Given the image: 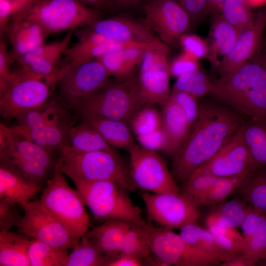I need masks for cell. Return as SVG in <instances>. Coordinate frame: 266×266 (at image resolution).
Here are the masks:
<instances>
[{"label": "cell", "mask_w": 266, "mask_h": 266, "mask_svg": "<svg viewBox=\"0 0 266 266\" xmlns=\"http://www.w3.org/2000/svg\"><path fill=\"white\" fill-rule=\"evenodd\" d=\"M242 124L239 114L227 106L212 102L200 104L197 120L173 157L170 171L177 184L183 185Z\"/></svg>", "instance_id": "6da1fadb"}, {"label": "cell", "mask_w": 266, "mask_h": 266, "mask_svg": "<svg viewBox=\"0 0 266 266\" xmlns=\"http://www.w3.org/2000/svg\"><path fill=\"white\" fill-rule=\"evenodd\" d=\"M222 104L251 120L266 122V51L213 82L210 93Z\"/></svg>", "instance_id": "7a4b0ae2"}, {"label": "cell", "mask_w": 266, "mask_h": 266, "mask_svg": "<svg viewBox=\"0 0 266 266\" xmlns=\"http://www.w3.org/2000/svg\"><path fill=\"white\" fill-rule=\"evenodd\" d=\"M59 152L57 164L72 182L109 181L127 191H133L136 188L130 169L116 151L82 152L66 145Z\"/></svg>", "instance_id": "3957f363"}, {"label": "cell", "mask_w": 266, "mask_h": 266, "mask_svg": "<svg viewBox=\"0 0 266 266\" xmlns=\"http://www.w3.org/2000/svg\"><path fill=\"white\" fill-rule=\"evenodd\" d=\"M137 83L132 75L110 80L83 100L74 109L81 117L93 115L129 124L133 115L146 105Z\"/></svg>", "instance_id": "277c9868"}, {"label": "cell", "mask_w": 266, "mask_h": 266, "mask_svg": "<svg viewBox=\"0 0 266 266\" xmlns=\"http://www.w3.org/2000/svg\"><path fill=\"white\" fill-rule=\"evenodd\" d=\"M73 182L96 220H121L140 226L145 222L141 210L118 184L109 181Z\"/></svg>", "instance_id": "5b68a950"}, {"label": "cell", "mask_w": 266, "mask_h": 266, "mask_svg": "<svg viewBox=\"0 0 266 266\" xmlns=\"http://www.w3.org/2000/svg\"><path fill=\"white\" fill-rule=\"evenodd\" d=\"M39 200L77 237L89 231L90 221L82 197L68 185L57 163Z\"/></svg>", "instance_id": "8992f818"}, {"label": "cell", "mask_w": 266, "mask_h": 266, "mask_svg": "<svg viewBox=\"0 0 266 266\" xmlns=\"http://www.w3.org/2000/svg\"><path fill=\"white\" fill-rule=\"evenodd\" d=\"M57 79L33 73L20 67L12 72L4 91L0 93V111L5 119H16L23 113L44 105L51 96Z\"/></svg>", "instance_id": "52a82bcc"}, {"label": "cell", "mask_w": 266, "mask_h": 266, "mask_svg": "<svg viewBox=\"0 0 266 266\" xmlns=\"http://www.w3.org/2000/svg\"><path fill=\"white\" fill-rule=\"evenodd\" d=\"M99 10L78 0H41L20 16L40 25L48 34L84 26H91L100 20Z\"/></svg>", "instance_id": "ba28073f"}, {"label": "cell", "mask_w": 266, "mask_h": 266, "mask_svg": "<svg viewBox=\"0 0 266 266\" xmlns=\"http://www.w3.org/2000/svg\"><path fill=\"white\" fill-rule=\"evenodd\" d=\"M24 215L16 227L18 233L57 249H72L80 238L48 212L39 200H32L22 207Z\"/></svg>", "instance_id": "9c48e42d"}, {"label": "cell", "mask_w": 266, "mask_h": 266, "mask_svg": "<svg viewBox=\"0 0 266 266\" xmlns=\"http://www.w3.org/2000/svg\"><path fill=\"white\" fill-rule=\"evenodd\" d=\"M129 152L130 173L135 187L153 193H180L166 162L157 151L136 144Z\"/></svg>", "instance_id": "30bf717a"}, {"label": "cell", "mask_w": 266, "mask_h": 266, "mask_svg": "<svg viewBox=\"0 0 266 266\" xmlns=\"http://www.w3.org/2000/svg\"><path fill=\"white\" fill-rule=\"evenodd\" d=\"M168 55V45L163 41L148 48L144 53L137 80L147 104H162L170 97Z\"/></svg>", "instance_id": "8fae6325"}, {"label": "cell", "mask_w": 266, "mask_h": 266, "mask_svg": "<svg viewBox=\"0 0 266 266\" xmlns=\"http://www.w3.org/2000/svg\"><path fill=\"white\" fill-rule=\"evenodd\" d=\"M148 216L161 227L169 230L181 229L196 223L200 217L199 206L180 192L141 195Z\"/></svg>", "instance_id": "7c38bea8"}, {"label": "cell", "mask_w": 266, "mask_h": 266, "mask_svg": "<svg viewBox=\"0 0 266 266\" xmlns=\"http://www.w3.org/2000/svg\"><path fill=\"white\" fill-rule=\"evenodd\" d=\"M110 77L96 59L59 71L57 85L66 105L74 109L83 100L108 82Z\"/></svg>", "instance_id": "4fadbf2b"}, {"label": "cell", "mask_w": 266, "mask_h": 266, "mask_svg": "<svg viewBox=\"0 0 266 266\" xmlns=\"http://www.w3.org/2000/svg\"><path fill=\"white\" fill-rule=\"evenodd\" d=\"M144 13V23L167 45L178 43L192 22L188 13L175 0H150Z\"/></svg>", "instance_id": "5bb4252c"}, {"label": "cell", "mask_w": 266, "mask_h": 266, "mask_svg": "<svg viewBox=\"0 0 266 266\" xmlns=\"http://www.w3.org/2000/svg\"><path fill=\"white\" fill-rule=\"evenodd\" d=\"M58 159L55 151L29 140L0 123V163L10 166L40 164L53 170Z\"/></svg>", "instance_id": "9a60e30c"}, {"label": "cell", "mask_w": 266, "mask_h": 266, "mask_svg": "<svg viewBox=\"0 0 266 266\" xmlns=\"http://www.w3.org/2000/svg\"><path fill=\"white\" fill-rule=\"evenodd\" d=\"M242 125L212 157L191 175L210 174L218 177L229 176L258 167L245 144Z\"/></svg>", "instance_id": "2e32d148"}, {"label": "cell", "mask_w": 266, "mask_h": 266, "mask_svg": "<svg viewBox=\"0 0 266 266\" xmlns=\"http://www.w3.org/2000/svg\"><path fill=\"white\" fill-rule=\"evenodd\" d=\"M266 28L265 10H261L252 25L240 33L231 51L216 69L220 76L240 67L261 50Z\"/></svg>", "instance_id": "e0dca14e"}, {"label": "cell", "mask_w": 266, "mask_h": 266, "mask_svg": "<svg viewBox=\"0 0 266 266\" xmlns=\"http://www.w3.org/2000/svg\"><path fill=\"white\" fill-rule=\"evenodd\" d=\"M91 30L117 42L151 44L161 41L144 22L126 18L100 19L91 26Z\"/></svg>", "instance_id": "ac0fdd59"}, {"label": "cell", "mask_w": 266, "mask_h": 266, "mask_svg": "<svg viewBox=\"0 0 266 266\" xmlns=\"http://www.w3.org/2000/svg\"><path fill=\"white\" fill-rule=\"evenodd\" d=\"M127 46L126 43L111 40L90 30L78 42L66 50L64 54L65 62L59 71L96 60L106 53L125 48Z\"/></svg>", "instance_id": "d6986e66"}, {"label": "cell", "mask_w": 266, "mask_h": 266, "mask_svg": "<svg viewBox=\"0 0 266 266\" xmlns=\"http://www.w3.org/2000/svg\"><path fill=\"white\" fill-rule=\"evenodd\" d=\"M162 104V128L166 138L164 153L173 157L192 126L181 108L170 97Z\"/></svg>", "instance_id": "ffe728a7"}, {"label": "cell", "mask_w": 266, "mask_h": 266, "mask_svg": "<svg viewBox=\"0 0 266 266\" xmlns=\"http://www.w3.org/2000/svg\"><path fill=\"white\" fill-rule=\"evenodd\" d=\"M42 189L11 167L0 163V200L18 204L23 207Z\"/></svg>", "instance_id": "44dd1931"}, {"label": "cell", "mask_w": 266, "mask_h": 266, "mask_svg": "<svg viewBox=\"0 0 266 266\" xmlns=\"http://www.w3.org/2000/svg\"><path fill=\"white\" fill-rule=\"evenodd\" d=\"M8 34L15 60L43 44L48 35L38 23L25 18H12Z\"/></svg>", "instance_id": "7402d4cb"}, {"label": "cell", "mask_w": 266, "mask_h": 266, "mask_svg": "<svg viewBox=\"0 0 266 266\" xmlns=\"http://www.w3.org/2000/svg\"><path fill=\"white\" fill-rule=\"evenodd\" d=\"M239 34L221 14L213 16L206 40L208 46L207 58L216 69L231 51Z\"/></svg>", "instance_id": "603a6c76"}, {"label": "cell", "mask_w": 266, "mask_h": 266, "mask_svg": "<svg viewBox=\"0 0 266 266\" xmlns=\"http://www.w3.org/2000/svg\"><path fill=\"white\" fill-rule=\"evenodd\" d=\"M132 225L124 221L106 220L87 233L109 262L119 255L124 236Z\"/></svg>", "instance_id": "cb8c5ba5"}, {"label": "cell", "mask_w": 266, "mask_h": 266, "mask_svg": "<svg viewBox=\"0 0 266 266\" xmlns=\"http://www.w3.org/2000/svg\"><path fill=\"white\" fill-rule=\"evenodd\" d=\"M151 47L123 48L106 53L96 60L101 63L110 77L123 79L132 75L136 66L140 65L145 51Z\"/></svg>", "instance_id": "d4e9b609"}, {"label": "cell", "mask_w": 266, "mask_h": 266, "mask_svg": "<svg viewBox=\"0 0 266 266\" xmlns=\"http://www.w3.org/2000/svg\"><path fill=\"white\" fill-rule=\"evenodd\" d=\"M93 126L111 147L129 151L136 144L129 124L124 121L89 115L81 117Z\"/></svg>", "instance_id": "484cf974"}, {"label": "cell", "mask_w": 266, "mask_h": 266, "mask_svg": "<svg viewBox=\"0 0 266 266\" xmlns=\"http://www.w3.org/2000/svg\"><path fill=\"white\" fill-rule=\"evenodd\" d=\"M233 194L256 210L266 214V166L250 171Z\"/></svg>", "instance_id": "4316f807"}, {"label": "cell", "mask_w": 266, "mask_h": 266, "mask_svg": "<svg viewBox=\"0 0 266 266\" xmlns=\"http://www.w3.org/2000/svg\"><path fill=\"white\" fill-rule=\"evenodd\" d=\"M30 241L20 233L0 231V266H31L28 257Z\"/></svg>", "instance_id": "83f0119b"}, {"label": "cell", "mask_w": 266, "mask_h": 266, "mask_svg": "<svg viewBox=\"0 0 266 266\" xmlns=\"http://www.w3.org/2000/svg\"><path fill=\"white\" fill-rule=\"evenodd\" d=\"M213 206L205 218L207 228L213 226L237 228L244 219L248 204L237 198Z\"/></svg>", "instance_id": "f1b7e54d"}, {"label": "cell", "mask_w": 266, "mask_h": 266, "mask_svg": "<svg viewBox=\"0 0 266 266\" xmlns=\"http://www.w3.org/2000/svg\"><path fill=\"white\" fill-rule=\"evenodd\" d=\"M44 134L48 147L55 151L68 145V132L72 125L67 121L65 110L55 103L46 106Z\"/></svg>", "instance_id": "f546056e"}, {"label": "cell", "mask_w": 266, "mask_h": 266, "mask_svg": "<svg viewBox=\"0 0 266 266\" xmlns=\"http://www.w3.org/2000/svg\"><path fill=\"white\" fill-rule=\"evenodd\" d=\"M68 145L74 150L82 152L116 151L106 142L97 130L83 120L69 129Z\"/></svg>", "instance_id": "4dcf8cb0"}, {"label": "cell", "mask_w": 266, "mask_h": 266, "mask_svg": "<svg viewBox=\"0 0 266 266\" xmlns=\"http://www.w3.org/2000/svg\"><path fill=\"white\" fill-rule=\"evenodd\" d=\"M150 248L162 266H177L178 255L165 232V228L157 227L145 222L141 225Z\"/></svg>", "instance_id": "1f68e13d"}, {"label": "cell", "mask_w": 266, "mask_h": 266, "mask_svg": "<svg viewBox=\"0 0 266 266\" xmlns=\"http://www.w3.org/2000/svg\"><path fill=\"white\" fill-rule=\"evenodd\" d=\"M72 249L68 254L66 266H106L108 262L87 233L80 238Z\"/></svg>", "instance_id": "d6a6232c"}, {"label": "cell", "mask_w": 266, "mask_h": 266, "mask_svg": "<svg viewBox=\"0 0 266 266\" xmlns=\"http://www.w3.org/2000/svg\"><path fill=\"white\" fill-rule=\"evenodd\" d=\"M245 144L257 167L266 165V122L255 121L243 123Z\"/></svg>", "instance_id": "836d02e7"}, {"label": "cell", "mask_w": 266, "mask_h": 266, "mask_svg": "<svg viewBox=\"0 0 266 266\" xmlns=\"http://www.w3.org/2000/svg\"><path fill=\"white\" fill-rule=\"evenodd\" d=\"M165 232L178 255L177 266H210L220 264L219 259L198 251L172 230L165 228Z\"/></svg>", "instance_id": "e575fe53"}, {"label": "cell", "mask_w": 266, "mask_h": 266, "mask_svg": "<svg viewBox=\"0 0 266 266\" xmlns=\"http://www.w3.org/2000/svg\"><path fill=\"white\" fill-rule=\"evenodd\" d=\"M68 256L67 251L31 239L28 249L31 266H66Z\"/></svg>", "instance_id": "d590c367"}, {"label": "cell", "mask_w": 266, "mask_h": 266, "mask_svg": "<svg viewBox=\"0 0 266 266\" xmlns=\"http://www.w3.org/2000/svg\"><path fill=\"white\" fill-rule=\"evenodd\" d=\"M250 171L232 176L218 177L207 193L200 200L198 206H213L225 200L229 196L235 192Z\"/></svg>", "instance_id": "8d00e7d4"}, {"label": "cell", "mask_w": 266, "mask_h": 266, "mask_svg": "<svg viewBox=\"0 0 266 266\" xmlns=\"http://www.w3.org/2000/svg\"><path fill=\"white\" fill-rule=\"evenodd\" d=\"M179 234L198 251L219 259L218 249L214 237L207 229H204L196 223L190 224L180 229Z\"/></svg>", "instance_id": "74e56055"}, {"label": "cell", "mask_w": 266, "mask_h": 266, "mask_svg": "<svg viewBox=\"0 0 266 266\" xmlns=\"http://www.w3.org/2000/svg\"><path fill=\"white\" fill-rule=\"evenodd\" d=\"M251 8L244 0H225L220 14L240 33L255 20Z\"/></svg>", "instance_id": "f35d334b"}, {"label": "cell", "mask_w": 266, "mask_h": 266, "mask_svg": "<svg viewBox=\"0 0 266 266\" xmlns=\"http://www.w3.org/2000/svg\"><path fill=\"white\" fill-rule=\"evenodd\" d=\"M213 88V82L199 69L177 77L172 91L185 92L197 99L211 93Z\"/></svg>", "instance_id": "ab89813d"}, {"label": "cell", "mask_w": 266, "mask_h": 266, "mask_svg": "<svg viewBox=\"0 0 266 266\" xmlns=\"http://www.w3.org/2000/svg\"><path fill=\"white\" fill-rule=\"evenodd\" d=\"M151 253L142 226L132 224L124 236L118 255H130L146 262L150 258Z\"/></svg>", "instance_id": "60d3db41"}, {"label": "cell", "mask_w": 266, "mask_h": 266, "mask_svg": "<svg viewBox=\"0 0 266 266\" xmlns=\"http://www.w3.org/2000/svg\"><path fill=\"white\" fill-rule=\"evenodd\" d=\"M150 105L146 104L140 108L129 122L130 128L136 137L151 133L162 129L161 113Z\"/></svg>", "instance_id": "b9f144b4"}, {"label": "cell", "mask_w": 266, "mask_h": 266, "mask_svg": "<svg viewBox=\"0 0 266 266\" xmlns=\"http://www.w3.org/2000/svg\"><path fill=\"white\" fill-rule=\"evenodd\" d=\"M218 177L210 174L191 175L182 185L180 192L198 205Z\"/></svg>", "instance_id": "7bdbcfd3"}, {"label": "cell", "mask_w": 266, "mask_h": 266, "mask_svg": "<svg viewBox=\"0 0 266 266\" xmlns=\"http://www.w3.org/2000/svg\"><path fill=\"white\" fill-rule=\"evenodd\" d=\"M242 251L258 261L266 258V214H261L258 226L249 239L244 243Z\"/></svg>", "instance_id": "ee69618b"}, {"label": "cell", "mask_w": 266, "mask_h": 266, "mask_svg": "<svg viewBox=\"0 0 266 266\" xmlns=\"http://www.w3.org/2000/svg\"><path fill=\"white\" fill-rule=\"evenodd\" d=\"M178 43L183 53L193 59L199 61L208 56V46L206 40L196 34L186 33L179 38Z\"/></svg>", "instance_id": "f6af8a7d"}, {"label": "cell", "mask_w": 266, "mask_h": 266, "mask_svg": "<svg viewBox=\"0 0 266 266\" xmlns=\"http://www.w3.org/2000/svg\"><path fill=\"white\" fill-rule=\"evenodd\" d=\"M170 97L181 108L192 126L197 120L200 112L197 99L185 92L172 91Z\"/></svg>", "instance_id": "bcb514c9"}, {"label": "cell", "mask_w": 266, "mask_h": 266, "mask_svg": "<svg viewBox=\"0 0 266 266\" xmlns=\"http://www.w3.org/2000/svg\"><path fill=\"white\" fill-rule=\"evenodd\" d=\"M212 234L218 247V256L221 263L230 261L237 253L243 251L244 242L222 235Z\"/></svg>", "instance_id": "7dc6e473"}, {"label": "cell", "mask_w": 266, "mask_h": 266, "mask_svg": "<svg viewBox=\"0 0 266 266\" xmlns=\"http://www.w3.org/2000/svg\"><path fill=\"white\" fill-rule=\"evenodd\" d=\"M15 203L0 200V231H9L17 227L22 216L18 213Z\"/></svg>", "instance_id": "c3c4849f"}, {"label": "cell", "mask_w": 266, "mask_h": 266, "mask_svg": "<svg viewBox=\"0 0 266 266\" xmlns=\"http://www.w3.org/2000/svg\"><path fill=\"white\" fill-rule=\"evenodd\" d=\"M199 69L200 68L198 61L183 53L174 58L170 63L171 75L176 78Z\"/></svg>", "instance_id": "681fc988"}, {"label": "cell", "mask_w": 266, "mask_h": 266, "mask_svg": "<svg viewBox=\"0 0 266 266\" xmlns=\"http://www.w3.org/2000/svg\"><path fill=\"white\" fill-rule=\"evenodd\" d=\"M13 59L11 54L7 50L5 43L1 41L0 42V93H1L9 82L12 75L10 70V66Z\"/></svg>", "instance_id": "f907efd6"}, {"label": "cell", "mask_w": 266, "mask_h": 266, "mask_svg": "<svg viewBox=\"0 0 266 266\" xmlns=\"http://www.w3.org/2000/svg\"><path fill=\"white\" fill-rule=\"evenodd\" d=\"M139 145L148 149L164 152L166 138L162 128L154 133L136 137Z\"/></svg>", "instance_id": "816d5d0a"}, {"label": "cell", "mask_w": 266, "mask_h": 266, "mask_svg": "<svg viewBox=\"0 0 266 266\" xmlns=\"http://www.w3.org/2000/svg\"><path fill=\"white\" fill-rule=\"evenodd\" d=\"M188 13L192 22H196L205 15L207 0H175Z\"/></svg>", "instance_id": "f5cc1de1"}, {"label": "cell", "mask_w": 266, "mask_h": 266, "mask_svg": "<svg viewBox=\"0 0 266 266\" xmlns=\"http://www.w3.org/2000/svg\"><path fill=\"white\" fill-rule=\"evenodd\" d=\"M15 13V7L12 0H0V31H5L10 18Z\"/></svg>", "instance_id": "db71d44e"}, {"label": "cell", "mask_w": 266, "mask_h": 266, "mask_svg": "<svg viewBox=\"0 0 266 266\" xmlns=\"http://www.w3.org/2000/svg\"><path fill=\"white\" fill-rule=\"evenodd\" d=\"M146 264L145 261L138 258L128 255H120L110 260L106 266H141Z\"/></svg>", "instance_id": "11a10c76"}, {"label": "cell", "mask_w": 266, "mask_h": 266, "mask_svg": "<svg viewBox=\"0 0 266 266\" xmlns=\"http://www.w3.org/2000/svg\"><path fill=\"white\" fill-rule=\"evenodd\" d=\"M258 261L243 251L237 253L230 261L222 263L221 266H254Z\"/></svg>", "instance_id": "9f6ffc18"}, {"label": "cell", "mask_w": 266, "mask_h": 266, "mask_svg": "<svg viewBox=\"0 0 266 266\" xmlns=\"http://www.w3.org/2000/svg\"><path fill=\"white\" fill-rule=\"evenodd\" d=\"M41 0H12L15 7L16 17L23 14Z\"/></svg>", "instance_id": "6f0895ef"}, {"label": "cell", "mask_w": 266, "mask_h": 266, "mask_svg": "<svg viewBox=\"0 0 266 266\" xmlns=\"http://www.w3.org/2000/svg\"><path fill=\"white\" fill-rule=\"evenodd\" d=\"M225 0H207L205 15L213 16L220 14L221 9Z\"/></svg>", "instance_id": "680465c9"}, {"label": "cell", "mask_w": 266, "mask_h": 266, "mask_svg": "<svg viewBox=\"0 0 266 266\" xmlns=\"http://www.w3.org/2000/svg\"><path fill=\"white\" fill-rule=\"evenodd\" d=\"M86 5L100 10L112 5L111 0H78Z\"/></svg>", "instance_id": "91938a15"}, {"label": "cell", "mask_w": 266, "mask_h": 266, "mask_svg": "<svg viewBox=\"0 0 266 266\" xmlns=\"http://www.w3.org/2000/svg\"><path fill=\"white\" fill-rule=\"evenodd\" d=\"M143 0H111L112 5L120 8H132L137 5Z\"/></svg>", "instance_id": "94428289"}, {"label": "cell", "mask_w": 266, "mask_h": 266, "mask_svg": "<svg viewBox=\"0 0 266 266\" xmlns=\"http://www.w3.org/2000/svg\"><path fill=\"white\" fill-rule=\"evenodd\" d=\"M244 0L251 8L259 7L266 4V0Z\"/></svg>", "instance_id": "6125c7cd"}, {"label": "cell", "mask_w": 266, "mask_h": 266, "mask_svg": "<svg viewBox=\"0 0 266 266\" xmlns=\"http://www.w3.org/2000/svg\"><path fill=\"white\" fill-rule=\"evenodd\" d=\"M257 265L266 266V258L260 260Z\"/></svg>", "instance_id": "be15d7a7"}, {"label": "cell", "mask_w": 266, "mask_h": 266, "mask_svg": "<svg viewBox=\"0 0 266 266\" xmlns=\"http://www.w3.org/2000/svg\"><path fill=\"white\" fill-rule=\"evenodd\" d=\"M265 12H266V10H265ZM264 44L265 50L266 51V34L264 39Z\"/></svg>", "instance_id": "e7e4bbea"}, {"label": "cell", "mask_w": 266, "mask_h": 266, "mask_svg": "<svg viewBox=\"0 0 266 266\" xmlns=\"http://www.w3.org/2000/svg\"></svg>", "instance_id": "03108f58"}]
</instances>
